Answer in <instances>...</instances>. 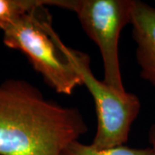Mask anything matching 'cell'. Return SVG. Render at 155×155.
<instances>
[{
	"label": "cell",
	"instance_id": "1",
	"mask_svg": "<svg viewBox=\"0 0 155 155\" xmlns=\"http://www.w3.org/2000/svg\"><path fill=\"white\" fill-rule=\"evenodd\" d=\"M87 132L81 112L18 78L0 84V155H61Z\"/></svg>",
	"mask_w": 155,
	"mask_h": 155
},
{
	"label": "cell",
	"instance_id": "2",
	"mask_svg": "<svg viewBox=\"0 0 155 155\" xmlns=\"http://www.w3.org/2000/svg\"><path fill=\"white\" fill-rule=\"evenodd\" d=\"M4 32L6 47L21 51L44 81L59 94L70 95L82 85V78L61 49V39L52 26L46 5L21 17Z\"/></svg>",
	"mask_w": 155,
	"mask_h": 155
},
{
	"label": "cell",
	"instance_id": "3",
	"mask_svg": "<svg viewBox=\"0 0 155 155\" xmlns=\"http://www.w3.org/2000/svg\"><path fill=\"white\" fill-rule=\"evenodd\" d=\"M134 0H46L77 15L84 32L99 48L104 83L124 93L119 62V38L123 28L131 22Z\"/></svg>",
	"mask_w": 155,
	"mask_h": 155
},
{
	"label": "cell",
	"instance_id": "4",
	"mask_svg": "<svg viewBox=\"0 0 155 155\" xmlns=\"http://www.w3.org/2000/svg\"><path fill=\"white\" fill-rule=\"evenodd\" d=\"M62 52L69 58L94 99L97 127L91 146L98 149L122 146L128 139L131 126L138 116L140 102L136 95L121 93L104 81L95 77L90 65V57L72 49L60 41Z\"/></svg>",
	"mask_w": 155,
	"mask_h": 155
},
{
	"label": "cell",
	"instance_id": "5",
	"mask_svg": "<svg viewBox=\"0 0 155 155\" xmlns=\"http://www.w3.org/2000/svg\"><path fill=\"white\" fill-rule=\"evenodd\" d=\"M130 24L140 76L155 87V8L134 1Z\"/></svg>",
	"mask_w": 155,
	"mask_h": 155
},
{
	"label": "cell",
	"instance_id": "6",
	"mask_svg": "<svg viewBox=\"0 0 155 155\" xmlns=\"http://www.w3.org/2000/svg\"><path fill=\"white\" fill-rule=\"evenodd\" d=\"M41 5H46V0H0V29L5 31Z\"/></svg>",
	"mask_w": 155,
	"mask_h": 155
},
{
	"label": "cell",
	"instance_id": "7",
	"mask_svg": "<svg viewBox=\"0 0 155 155\" xmlns=\"http://www.w3.org/2000/svg\"><path fill=\"white\" fill-rule=\"evenodd\" d=\"M61 155H154V152L152 147L147 148H131L123 145L98 149L91 145L83 144L78 140L67 145Z\"/></svg>",
	"mask_w": 155,
	"mask_h": 155
},
{
	"label": "cell",
	"instance_id": "8",
	"mask_svg": "<svg viewBox=\"0 0 155 155\" xmlns=\"http://www.w3.org/2000/svg\"><path fill=\"white\" fill-rule=\"evenodd\" d=\"M149 140L150 143L152 145V148L153 149L155 155V124L153 125L149 131Z\"/></svg>",
	"mask_w": 155,
	"mask_h": 155
}]
</instances>
